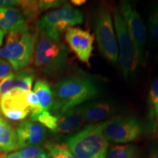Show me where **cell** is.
Listing matches in <instances>:
<instances>
[{"mask_svg": "<svg viewBox=\"0 0 158 158\" xmlns=\"http://www.w3.org/2000/svg\"><path fill=\"white\" fill-rule=\"evenodd\" d=\"M149 42L152 46L158 44V3L154 4L148 18Z\"/></svg>", "mask_w": 158, "mask_h": 158, "instance_id": "21", "label": "cell"}, {"mask_svg": "<svg viewBox=\"0 0 158 158\" xmlns=\"http://www.w3.org/2000/svg\"><path fill=\"white\" fill-rule=\"evenodd\" d=\"M139 149L135 144H116L108 150L106 158H139Z\"/></svg>", "mask_w": 158, "mask_h": 158, "instance_id": "20", "label": "cell"}, {"mask_svg": "<svg viewBox=\"0 0 158 158\" xmlns=\"http://www.w3.org/2000/svg\"><path fill=\"white\" fill-rule=\"evenodd\" d=\"M69 48L66 45L38 32L35 47V64L43 74L56 77L68 68Z\"/></svg>", "mask_w": 158, "mask_h": 158, "instance_id": "2", "label": "cell"}, {"mask_svg": "<svg viewBox=\"0 0 158 158\" xmlns=\"http://www.w3.org/2000/svg\"><path fill=\"white\" fill-rule=\"evenodd\" d=\"M65 40L79 60L90 67L89 61L94 40L90 31L80 27H70L65 32Z\"/></svg>", "mask_w": 158, "mask_h": 158, "instance_id": "9", "label": "cell"}, {"mask_svg": "<svg viewBox=\"0 0 158 158\" xmlns=\"http://www.w3.org/2000/svg\"><path fill=\"white\" fill-rule=\"evenodd\" d=\"M38 32L51 38L61 40V35L70 28L67 13L63 5L41 17L37 23Z\"/></svg>", "mask_w": 158, "mask_h": 158, "instance_id": "11", "label": "cell"}, {"mask_svg": "<svg viewBox=\"0 0 158 158\" xmlns=\"http://www.w3.org/2000/svg\"><path fill=\"white\" fill-rule=\"evenodd\" d=\"M104 81L100 77L76 70L54 85V102L51 113L54 116L86 102L97 100L104 92Z\"/></svg>", "mask_w": 158, "mask_h": 158, "instance_id": "1", "label": "cell"}, {"mask_svg": "<svg viewBox=\"0 0 158 158\" xmlns=\"http://www.w3.org/2000/svg\"><path fill=\"white\" fill-rule=\"evenodd\" d=\"M71 3L73 5L78 7V6H81L86 3V1L85 0H72Z\"/></svg>", "mask_w": 158, "mask_h": 158, "instance_id": "30", "label": "cell"}, {"mask_svg": "<svg viewBox=\"0 0 158 158\" xmlns=\"http://www.w3.org/2000/svg\"><path fill=\"white\" fill-rule=\"evenodd\" d=\"M21 158H48V152L40 145L29 146L17 152Z\"/></svg>", "mask_w": 158, "mask_h": 158, "instance_id": "23", "label": "cell"}, {"mask_svg": "<svg viewBox=\"0 0 158 158\" xmlns=\"http://www.w3.org/2000/svg\"><path fill=\"white\" fill-rule=\"evenodd\" d=\"M149 158H158V139L154 141L149 147Z\"/></svg>", "mask_w": 158, "mask_h": 158, "instance_id": "28", "label": "cell"}, {"mask_svg": "<svg viewBox=\"0 0 158 158\" xmlns=\"http://www.w3.org/2000/svg\"><path fill=\"white\" fill-rule=\"evenodd\" d=\"M0 158H6L5 155H0Z\"/></svg>", "mask_w": 158, "mask_h": 158, "instance_id": "33", "label": "cell"}, {"mask_svg": "<svg viewBox=\"0 0 158 158\" xmlns=\"http://www.w3.org/2000/svg\"><path fill=\"white\" fill-rule=\"evenodd\" d=\"M48 158H76L65 144L48 143L45 145Z\"/></svg>", "mask_w": 158, "mask_h": 158, "instance_id": "22", "label": "cell"}, {"mask_svg": "<svg viewBox=\"0 0 158 158\" xmlns=\"http://www.w3.org/2000/svg\"><path fill=\"white\" fill-rule=\"evenodd\" d=\"M0 29L5 35L29 30L27 19L17 7L0 8Z\"/></svg>", "mask_w": 158, "mask_h": 158, "instance_id": "15", "label": "cell"}, {"mask_svg": "<svg viewBox=\"0 0 158 158\" xmlns=\"http://www.w3.org/2000/svg\"><path fill=\"white\" fill-rule=\"evenodd\" d=\"M21 1L15 0H0V8L3 7H16L21 5Z\"/></svg>", "mask_w": 158, "mask_h": 158, "instance_id": "29", "label": "cell"}, {"mask_svg": "<svg viewBox=\"0 0 158 158\" xmlns=\"http://www.w3.org/2000/svg\"><path fill=\"white\" fill-rule=\"evenodd\" d=\"M56 117L58 118V124L54 133L58 134L78 133L86 122L80 106L70 108Z\"/></svg>", "mask_w": 158, "mask_h": 158, "instance_id": "16", "label": "cell"}, {"mask_svg": "<svg viewBox=\"0 0 158 158\" xmlns=\"http://www.w3.org/2000/svg\"><path fill=\"white\" fill-rule=\"evenodd\" d=\"M33 92L38 99L39 105L43 111L51 112L54 102V94L48 83L43 79L37 80Z\"/></svg>", "mask_w": 158, "mask_h": 158, "instance_id": "18", "label": "cell"}, {"mask_svg": "<svg viewBox=\"0 0 158 158\" xmlns=\"http://www.w3.org/2000/svg\"><path fill=\"white\" fill-rule=\"evenodd\" d=\"M35 41V35L29 30L12 32L0 48V58L8 62L14 70H23L32 62Z\"/></svg>", "mask_w": 158, "mask_h": 158, "instance_id": "6", "label": "cell"}, {"mask_svg": "<svg viewBox=\"0 0 158 158\" xmlns=\"http://www.w3.org/2000/svg\"><path fill=\"white\" fill-rule=\"evenodd\" d=\"M147 104L148 120L158 127V76L150 86Z\"/></svg>", "mask_w": 158, "mask_h": 158, "instance_id": "19", "label": "cell"}, {"mask_svg": "<svg viewBox=\"0 0 158 158\" xmlns=\"http://www.w3.org/2000/svg\"><path fill=\"white\" fill-rule=\"evenodd\" d=\"M15 133L17 149L19 150L29 146L40 145L46 138V129L38 122L31 119L20 122Z\"/></svg>", "mask_w": 158, "mask_h": 158, "instance_id": "12", "label": "cell"}, {"mask_svg": "<svg viewBox=\"0 0 158 158\" xmlns=\"http://www.w3.org/2000/svg\"><path fill=\"white\" fill-rule=\"evenodd\" d=\"M35 76V71L30 68H24L12 73L0 83V98L15 89L30 92Z\"/></svg>", "mask_w": 158, "mask_h": 158, "instance_id": "14", "label": "cell"}, {"mask_svg": "<svg viewBox=\"0 0 158 158\" xmlns=\"http://www.w3.org/2000/svg\"><path fill=\"white\" fill-rule=\"evenodd\" d=\"M13 68L10 63L5 59L0 58V83L4 78L12 73Z\"/></svg>", "mask_w": 158, "mask_h": 158, "instance_id": "27", "label": "cell"}, {"mask_svg": "<svg viewBox=\"0 0 158 158\" xmlns=\"http://www.w3.org/2000/svg\"><path fill=\"white\" fill-rule=\"evenodd\" d=\"M80 108L86 121L92 123L112 117L117 110L116 102L108 99L92 100L80 106Z\"/></svg>", "mask_w": 158, "mask_h": 158, "instance_id": "13", "label": "cell"}, {"mask_svg": "<svg viewBox=\"0 0 158 158\" xmlns=\"http://www.w3.org/2000/svg\"><path fill=\"white\" fill-rule=\"evenodd\" d=\"M4 36H5V34H4V32L2 31V29H0V47H1L2 45Z\"/></svg>", "mask_w": 158, "mask_h": 158, "instance_id": "32", "label": "cell"}, {"mask_svg": "<svg viewBox=\"0 0 158 158\" xmlns=\"http://www.w3.org/2000/svg\"><path fill=\"white\" fill-rule=\"evenodd\" d=\"M157 58H158V52H157Z\"/></svg>", "mask_w": 158, "mask_h": 158, "instance_id": "34", "label": "cell"}, {"mask_svg": "<svg viewBox=\"0 0 158 158\" xmlns=\"http://www.w3.org/2000/svg\"><path fill=\"white\" fill-rule=\"evenodd\" d=\"M119 12L125 21L128 31L135 43L141 65L145 62V48L147 42V29L137 10L127 1H122Z\"/></svg>", "mask_w": 158, "mask_h": 158, "instance_id": "8", "label": "cell"}, {"mask_svg": "<svg viewBox=\"0 0 158 158\" xmlns=\"http://www.w3.org/2000/svg\"><path fill=\"white\" fill-rule=\"evenodd\" d=\"M94 29L97 44L100 54L110 64H116L118 57L117 41L111 13L106 6L102 5L98 8Z\"/></svg>", "mask_w": 158, "mask_h": 158, "instance_id": "7", "label": "cell"}, {"mask_svg": "<svg viewBox=\"0 0 158 158\" xmlns=\"http://www.w3.org/2000/svg\"><path fill=\"white\" fill-rule=\"evenodd\" d=\"M27 94L15 89L0 98V110L4 117L11 121H21L27 118L30 114Z\"/></svg>", "mask_w": 158, "mask_h": 158, "instance_id": "10", "label": "cell"}, {"mask_svg": "<svg viewBox=\"0 0 158 158\" xmlns=\"http://www.w3.org/2000/svg\"><path fill=\"white\" fill-rule=\"evenodd\" d=\"M35 122H38L45 128H48L51 131L55 133L57 128L58 118L49 111H43L35 119Z\"/></svg>", "mask_w": 158, "mask_h": 158, "instance_id": "24", "label": "cell"}, {"mask_svg": "<svg viewBox=\"0 0 158 158\" xmlns=\"http://www.w3.org/2000/svg\"><path fill=\"white\" fill-rule=\"evenodd\" d=\"M114 28L118 44V64L122 77L127 82L135 80L141 65L135 43L128 31L125 21L119 10L114 12Z\"/></svg>", "mask_w": 158, "mask_h": 158, "instance_id": "5", "label": "cell"}, {"mask_svg": "<svg viewBox=\"0 0 158 158\" xmlns=\"http://www.w3.org/2000/svg\"><path fill=\"white\" fill-rule=\"evenodd\" d=\"M103 122L91 124L70 135L67 147L76 158H106L108 141L102 134Z\"/></svg>", "mask_w": 158, "mask_h": 158, "instance_id": "4", "label": "cell"}, {"mask_svg": "<svg viewBox=\"0 0 158 158\" xmlns=\"http://www.w3.org/2000/svg\"><path fill=\"white\" fill-rule=\"evenodd\" d=\"M19 7L26 19L29 20L35 19L40 13L38 8V1H21Z\"/></svg>", "mask_w": 158, "mask_h": 158, "instance_id": "25", "label": "cell"}, {"mask_svg": "<svg viewBox=\"0 0 158 158\" xmlns=\"http://www.w3.org/2000/svg\"><path fill=\"white\" fill-rule=\"evenodd\" d=\"M66 2L65 1H60V0H43V1H38V8L40 13L43 11L47 10L49 9L60 8Z\"/></svg>", "mask_w": 158, "mask_h": 158, "instance_id": "26", "label": "cell"}, {"mask_svg": "<svg viewBox=\"0 0 158 158\" xmlns=\"http://www.w3.org/2000/svg\"><path fill=\"white\" fill-rule=\"evenodd\" d=\"M16 149L15 130L10 123L0 114V152H9Z\"/></svg>", "mask_w": 158, "mask_h": 158, "instance_id": "17", "label": "cell"}, {"mask_svg": "<svg viewBox=\"0 0 158 158\" xmlns=\"http://www.w3.org/2000/svg\"><path fill=\"white\" fill-rule=\"evenodd\" d=\"M6 158H21V157H20V156L19 155V154H18L17 152H15L9 154V155L6 157Z\"/></svg>", "mask_w": 158, "mask_h": 158, "instance_id": "31", "label": "cell"}, {"mask_svg": "<svg viewBox=\"0 0 158 158\" xmlns=\"http://www.w3.org/2000/svg\"><path fill=\"white\" fill-rule=\"evenodd\" d=\"M157 127L149 120L133 116H113L103 122L102 134L114 143H128L156 131Z\"/></svg>", "mask_w": 158, "mask_h": 158, "instance_id": "3", "label": "cell"}]
</instances>
